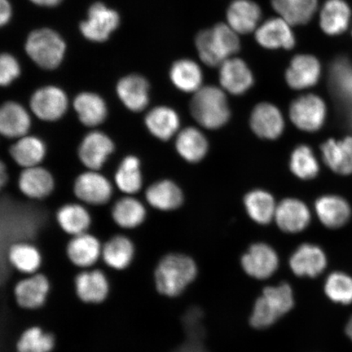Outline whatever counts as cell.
Here are the masks:
<instances>
[{
  "instance_id": "6da1fadb",
  "label": "cell",
  "mask_w": 352,
  "mask_h": 352,
  "mask_svg": "<svg viewBox=\"0 0 352 352\" xmlns=\"http://www.w3.org/2000/svg\"><path fill=\"white\" fill-rule=\"evenodd\" d=\"M197 275V264L191 257L170 253L157 263L153 272V283L161 296L175 298L184 293Z\"/></svg>"
},
{
  "instance_id": "7a4b0ae2",
  "label": "cell",
  "mask_w": 352,
  "mask_h": 352,
  "mask_svg": "<svg viewBox=\"0 0 352 352\" xmlns=\"http://www.w3.org/2000/svg\"><path fill=\"white\" fill-rule=\"evenodd\" d=\"M198 55L202 63L210 67L221 65L240 50L239 35L230 25H215L213 28L201 30L195 39Z\"/></svg>"
},
{
  "instance_id": "3957f363",
  "label": "cell",
  "mask_w": 352,
  "mask_h": 352,
  "mask_svg": "<svg viewBox=\"0 0 352 352\" xmlns=\"http://www.w3.org/2000/svg\"><path fill=\"white\" fill-rule=\"evenodd\" d=\"M294 306V293L289 284L267 286L254 303L250 318V325L257 329L270 327L287 314Z\"/></svg>"
},
{
  "instance_id": "277c9868",
  "label": "cell",
  "mask_w": 352,
  "mask_h": 352,
  "mask_svg": "<svg viewBox=\"0 0 352 352\" xmlns=\"http://www.w3.org/2000/svg\"><path fill=\"white\" fill-rule=\"evenodd\" d=\"M190 112L198 124L210 130L220 129L231 117L226 94L214 86L204 87L195 92L190 102Z\"/></svg>"
},
{
  "instance_id": "5b68a950",
  "label": "cell",
  "mask_w": 352,
  "mask_h": 352,
  "mask_svg": "<svg viewBox=\"0 0 352 352\" xmlns=\"http://www.w3.org/2000/svg\"><path fill=\"white\" fill-rule=\"evenodd\" d=\"M65 43L58 34L43 28L30 33L26 41L25 51L39 67L54 69L64 58Z\"/></svg>"
},
{
  "instance_id": "8992f818",
  "label": "cell",
  "mask_w": 352,
  "mask_h": 352,
  "mask_svg": "<svg viewBox=\"0 0 352 352\" xmlns=\"http://www.w3.org/2000/svg\"><path fill=\"white\" fill-rule=\"evenodd\" d=\"M327 107L320 96L307 94L294 100L289 107V118L299 130L319 131L327 120Z\"/></svg>"
},
{
  "instance_id": "52a82bcc",
  "label": "cell",
  "mask_w": 352,
  "mask_h": 352,
  "mask_svg": "<svg viewBox=\"0 0 352 352\" xmlns=\"http://www.w3.org/2000/svg\"><path fill=\"white\" fill-rule=\"evenodd\" d=\"M74 195L78 200L90 206H104L111 199L113 187L107 176L99 170H88L74 180Z\"/></svg>"
},
{
  "instance_id": "ba28073f",
  "label": "cell",
  "mask_w": 352,
  "mask_h": 352,
  "mask_svg": "<svg viewBox=\"0 0 352 352\" xmlns=\"http://www.w3.org/2000/svg\"><path fill=\"white\" fill-rule=\"evenodd\" d=\"M51 288L50 278L42 272H37L17 281L13 287V296L22 309L38 310L46 305Z\"/></svg>"
},
{
  "instance_id": "9c48e42d",
  "label": "cell",
  "mask_w": 352,
  "mask_h": 352,
  "mask_svg": "<svg viewBox=\"0 0 352 352\" xmlns=\"http://www.w3.org/2000/svg\"><path fill=\"white\" fill-rule=\"evenodd\" d=\"M35 117L43 122L59 121L67 113L69 100L63 90L55 86L39 88L30 100Z\"/></svg>"
},
{
  "instance_id": "30bf717a",
  "label": "cell",
  "mask_w": 352,
  "mask_h": 352,
  "mask_svg": "<svg viewBox=\"0 0 352 352\" xmlns=\"http://www.w3.org/2000/svg\"><path fill=\"white\" fill-rule=\"evenodd\" d=\"M114 151L116 144L110 136L94 130L88 132L79 143L78 157L87 170H100Z\"/></svg>"
},
{
  "instance_id": "8fae6325",
  "label": "cell",
  "mask_w": 352,
  "mask_h": 352,
  "mask_svg": "<svg viewBox=\"0 0 352 352\" xmlns=\"http://www.w3.org/2000/svg\"><path fill=\"white\" fill-rule=\"evenodd\" d=\"M107 274L98 268L79 272L74 279V289L79 301L87 305H99L107 301L110 294Z\"/></svg>"
},
{
  "instance_id": "7c38bea8",
  "label": "cell",
  "mask_w": 352,
  "mask_h": 352,
  "mask_svg": "<svg viewBox=\"0 0 352 352\" xmlns=\"http://www.w3.org/2000/svg\"><path fill=\"white\" fill-rule=\"evenodd\" d=\"M120 15L102 3H95L88 10L87 19L81 22L80 30L83 36L94 42L107 41L120 25Z\"/></svg>"
},
{
  "instance_id": "4fadbf2b",
  "label": "cell",
  "mask_w": 352,
  "mask_h": 352,
  "mask_svg": "<svg viewBox=\"0 0 352 352\" xmlns=\"http://www.w3.org/2000/svg\"><path fill=\"white\" fill-rule=\"evenodd\" d=\"M241 263L246 274L263 280L275 274L279 266V258L270 245L255 243L244 254Z\"/></svg>"
},
{
  "instance_id": "5bb4252c",
  "label": "cell",
  "mask_w": 352,
  "mask_h": 352,
  "mask_svg": "<svg viewBox=\"0 0 352 352\" xmlns=\"http://www.w3.org/2000/svg\"><path fill=\"white\" fill-rule=\"evenodd\" d=\"M103 245L94 235L85 232L72 236L66 245L69 261L81 270H89L101 258Z\"/></svg>"
},
{
  "instance_id": "9a60e30c",
  "label": "cell",
  "mask_w": 352,
  "mask_h": 352,
  "mask_svg": "<svg viewBox=\"0 0 352 352\" xmlns=\"http://www.w3.org/2000/svg\"><path fill=\"white\" fill-rule=\"evenodd\" d=\"M250 124L255 135L265 140L279 138L285 130L284 117L280 110L267 102L259 103L254 108Z\"/></svg>"
},
{
  "instance_id": "2e32d148",
  "label": "cell",
  "mask_w": 352,
  "mask_h": 352,
  "mask_svg": "<svg viewBox=\"0 0 352 352\" xmlns=\"http://www.w3.org/2000/svg\"><path fill=\"white\" fill-rule=\"evenodd\" d=\"M255 39L267 50H292L296 42L292 25L280 16L268 19L259 25L255 32Z\"/></svg>"
},
{
  "instance_id": "e0dca14e",
  "label": "cell",
  "mask_w": 352,
  "mask_h": 352,
  "mask_svg": "<svg viewBox=\"0 0 352 352\" xmlns=\"http://www.w3.org/2000/svg\"><path fill=\"white\" fill-rule=\"evenodd\" d=\"M321 74V65L318 58L308 54L293 57L285 72V80L294 90H305L314 87Z\"/></svg>"
},
{
  "instance_id": "ac0fdd59",
  "label": "cell",
  "mask_w": 352,
  "mask_h": 352,
  "mask_svg": "<svg viewBox=\"0 0 352 352\" xmlns=\"http://www.w3.org/2000/svg\"><path fill=\"white\" fill-rule=\"evenodd\" d=\"M19 190L30 199L41 201L55 189V179L50 170L41 166L23 169L17 182Z\"/></svg>"
},
{
  "instance_id": "d6986e66",
  "label": "cell",
  "mask_w": 352,
  "mask_h": 352,
  "mask_svg": "<svg viewBox=\"0 0 352 352\" xmlns=\"http://www.w3.org/2000/svg\"><path fill=\"white\" fill-rule=\"evenodd\" d=\"M219 67L220 85L230 94L240 96L245 94L253 86L252 72L243 60L230 58Z\"/></svg>"
},
{
  "instance_id": "ffe728a7",
  "label": "cell",
  "mask_w": 352,
  "mask_h": 352,
  "mask_svg": "<svg viewBox=\"0 0 352 352\" xmlns=\"http://www.w3.org/2000/svg\"><path fill=\"white\" fill-rule=\"evenodd\" d=\"M275 220L280 230L298 233L311 222V212L303 201L296 198H286L276 206Z\"/></svg>"
},
{
  "instance_id": "44dd1931",
  "label": "cell",
  "mask_w": 352,
  "mask_h": 352,
  "mask_svg": "<svg viewBox=\"0 0 352 352\" xmlns=\"http://www.w3.org/2000/svg\"><path fill=\"white\" fill-rule=\"evenodd\" d=\"M118 98L131 112L140 113L149 103V83L139 74H130L120 79L116 87Z\"/></svg>"
},
{
  "instance_id": "7402d4cb",
  "label": "cell",
  "mask_w": 352,
  "mask_h": 352,
  "mask_svg": "<svg viewBox=\"0 0 352 352\" xmlns=\"http://www.w3.org/2000/svg\"><path fill=\"white\" fill-rule=\"evenodd\" d=\"M289 266L296 276L314 278L322 274L327 267V255L318 245L302 244L290 257Z\"/></svg>"
},
{
  "instance_id": "603a6c76",
  "label": "cell",
  "mask_w": 352,
  "mask_h": 352,
  "mask_svg": "<svg viewBox=\"0 0 352 352\" xmlns=\"http://www.w3.org/2000/svg\"><path fill=\"white\" fill-rule=\"evenodd\" d=\"M32 117L26 109L15 101H7L0 109V133L8 139L19 140L29 135Z\"/></svg>"
},
{
  "instance_id": "cb8c5ba5",
  "label": "cell",
  "mask_w": 352,
  "mask_h": 352,
  "mask_svg": "<svg viewBox=\"0 0 352 352\" xmlns=\"http://www.w3.org/2000/svg\"><path fill=\"white\" fill-rule=\"evenodd\" d=\"M73 105L79 122L88 129H96L107 120V104L94 92H81L74 98Z\"/></svg>"
},
{
  "instance_id": "d4e9b609",
  "label": "cell",
  "mask_w": 352,
  "mask_h": 352,
  "mask_svg": "<svg viewBox=\"0 0 352 352\" xmlns=\"http://www.w3.org/2000/svg\"><path fill=\"white\" fill-rule=\"evenodd\" d=\"M144 125L153 138L167 142L178 133L180 120L177 112L165 105L154 107L144 117Z\"/></svg>"
},
{
  "instance_id": "484cf974",
  "label": "cell",
  "mask_w": 352,
  "mask_h": 352,
  "mask_svg": "<svg viewBox=\"0 0 352 352\" xmlns=\"http://www.w3.org/2000/svg\"><path fill=\"white\" fill-rule=\"evenodd\" d=\"M261 16V7L252 0H233L226 14L228 25L237 34H241L257 30Z\"/></svg>"
},
{
  "instance_id": "4316f807",
  "label": "cell",
  "mask_w": 352,
  "mask_h": 352,
  "mask_svg": "<svg viewBox=\"0 0 352 352\" xmlns=\"http://www.w3.org/2000/svg\"><path fill=\"white\" fill-rule=\"evenodd\" d=\"M145 199L153 208L162 211L177 210L184 204V193L170 179H160L146 188Z\"/></svg>"
},
{
  "instance_id": "83f0119b",
  "label": "cell",
  "mask_w": 352,
  "mask_h": 352,
  "mask_svg": "<svg viewBox=\"0 0 352 352\" xmlns=\"http://www.w3.org/2000/svg\"><path fill=\"white\" fill-rule=\"evenodd\" d=\"M7 256L12 267L25 276L39 272L43 263L41 250L28 241L12 242L8 249Z\"/></svg>"
},
{
  "instance_id": "f1b7e54d",
  "label": "cell",
  "mask_w": 352,
  "mask_h": 352,
  "mask_svg": "<svg viewBox=\"0 0 352 352\" xmlns=\"http://www.w3.org/2000/svg\"><path fill=\"white\" fill-rule=\"evenodd\" d=\"M47 145L36 135H25L10 148L12 160L23 169L41 166L47 156Z\"/></svg>"
},
{
  "instance_id": "f546056e",
  "label": "cell",
  "mask_w": 352,
  "mask_h": 352,
  "mask_svg": "<svg viewBox=\"0 0 352 352\" xmlns=\"http://www.w3.org/2000/svg\"><path fill=\"white\" fill-rule=\"evenodd\" d=\"M316 213L325 227L336 230L349 222L351 210L344 198L336 195L320 197L315 204Z\"/></svg>"
},
{
  "instance_id": "4dcf8cb0",
  "label": "cell",
  "mask_w": 352,
  "mask_h": 352,
  "mask_svg": "<svg viewBox=\"0 0 352 352\" xmlns=\"http://www.w3.org/2000/svg\"><path fill=\"white\" fill-rule=\"evenodd\" d=\"M135 255L133 242L129 237L118 234L110 237L103 245L101 258L111 270L123 271L131 266Z\"/></svg>"
},
{
  "instance_id": "1f68e13d",
  "label": "cell",
  "mask_w": 352,
  "mask_h": 352,
  "mask_svg": "<svg viewBox=\"0 0 352 352\" xmlns=\"http://www.w3.org/2000/svg\"><path fill=\"white\" fill-rule=\"evenodd\" d=\"M325 164L334 173L342 175L352 174V138L340 140L329 139L321 145Z\"/></svg>"
},
{
  "instance_id": "d6a6232c",
  "label": "cell",
  "mask_w": 352,
  "mask_h": 352,
  "mask_svg": "<svg viewBox=\"0 0 352 352\" xmlns=\"http://www.w3.org/2000/svg\"><path fill=\"white\" fill-rule=\"evenodd\" d=\"M175 145L179 155L190 164H197L204 160L209 149L206 135L192 126L186 127L179 132Z\"/></svg>"
},
{
  "instance_id": "836d02e7",
  "label": "cell",
  "mask_w": 352,
  "mask_h": 352,
  "mask_svg": "<svg viewBox=\"0 0 352 352\" xmlns=\"http://www.w3.org/2000/svg\"><path fill=\"white\" fill-rule=\"evenodd\" d=\"M111 217L118 227L124 230H135L144 223L147 210L138 198L126 195L113 204Z\"/></svg>"
},
{
  "instance_id": "e575fe53",
  "label": "cell",
  "mask_w": 352,
  "mask_h": 352,
  "mask_svg": "<svg viewBox=\"0 0 352 352\" xmlns=\"http://www.w3.org/2000/svg\"><path fill=\"white\" fill-rule=\"evenodd\" d=\"M330 89L341 104L352 109V65L345 58L333 61L329 69Z\"/></svg>"
},
{
  "instance_id": "d590c367",
  "label": "cell",
  "mask_w": 352,
  "mask_h": 352,
  "mask_svg": "<svg viewBox=\"0 0 352 352\" xmlns=\"http://www.w3.org/2000/svg\"><path fill=\"white\" fill-rule=\"evenodd\" d=\"M56 222L64 232L77 236L88 232L92 219L85 206L78 204H67L56 211Z\"/></svg>"
},
{
  "instance_id": "8d00e7d4",
  "label": "cell",
  "mask_w": 352,
  "mask_h": 352,
  "mask_svg": "<svg viewBox=\"0 0 352 352\" xmlns=\"http://www.w3.org/2000/svg\"><path fill=\"white\" fill-rule=\"evenodd\" d=\"M114 183L126 195H135L142 190L143 175L142 162L138 157L131 154L122 158L114 174Z\"/></svg>"
},
{
  "instance_id": "74e56055",
  "label": "cell",
  "mask_w": 352,
  "mask_h": 352,
  "mask_svg": "<svg viewBox=\"0 0 352 352\" xmlns=\"http://www.w3.org/2000/svg\"><path fill=\"white\" fill-rule=\"evenodd\" d=\"M351 10L343 0H328L320 12V25L323 32L331 36L341 34L349 28Z\"/></svg>"
},
{
  "instance_id": "f35d334b",
  "label": "cell",
  "mask_w": 352,
  "mask_h": 352,
  "mask_svg": "<svg viewBox=\"0 0 352 352\" xmlns=\"http://www.w3.org/2000/svg\"><path fill=\"white\" fill-rule=\"evenodd\" d=\"M318 0H272L274 10L292 25L307 24L318 10Z\"/></svg>"
},
{
  "instance_id": "ab89813d",
  "label": "cell",
  "mask_w": 352,
  "mask_h": 352,
  "mask_svg": "<svg viewBox=\"0 0 352 352\" xmlns=\"http://www.w3.org/2000/svg\"><path fill=\"white\" fill-rule=\"evenodd\" d=\"M171 82L184 92H195L201 88L204 74L195 61L182 59L175 61L170 70Z\"/></svg>"
},
{
  "instance_id": "60d3db41",
  "label": "cell",
  "mask_w": 352,
  "mask_h": 352,
  "mask_svg": "<svg viewBox=\"0 0 352 352\" xmlns=\"http://www.w3.org/2000/svg\"><path fill=\"white\" fill-rule=\"evenodd\" d=\"M244 205L249 217L262 226L270 223L275 218L276 205L270 192L255 189L244 198Z\"/></svg>"
},
{
  "instance_id": "b9f144b4",
  "label": "cell",
  "mask_w": 352,
  "mask_h": 352,
  "mask_svg": "<svg viewBox=\"0 0 352 352\" xmlns=\"http://www.w3.org/2000/svg\"><path fill=\"white\" fill-rule=\"evenodd\" d=\"M56 345L54 333L32 325L21 332L16 342V352H52Z\"/></svg>"
},
{
  "instance_id": "7bdbcfd3",
  "label": "cell",
  "mask_w": 352,
  "mask_h": 352,
  "mask_svg": "<svg viewBox=\"0 0 352 352\" xmlns=\"http://www.w3.org/2000/svg\"><path fill=\"white\" fill-rule=\"evenodd\" d=\"M289 168L298 178L308 180L318 176L320 166L311 148L302 144L294 149L290 156Z\"/></svg>"
},
{
  "instance_id": "ee69618b",
  "label": "cell",
  "mask_w": 352,
  "mask_h": 352,
  "mask_svg": "<svg viewBox=\"0 0 352 352\" xmlns=\"http://www.w3.org/2000/svg\"><path fill=\"white\" fill-rule=\"evenodd\" d=\"M324 292L330 300L342 305L352 302V278L342 272H333L324 284Z\"/></svg>"
},
{
  "instance_id": "f6af8a7d",
  "label": "cell",
  "mask_w": 352,
  "mask_h": 352,
  "mask_svg": "<svg viewBox=\"0 0 352 352\" xmlns=\"http://www.w3.org/2000/svg\"><path fill=\"white\" fill-rule=\"evenodd\" d=\"M184 324L188 333V340L204 342L206 331L204 324V311L201 308L197 307L190 308L184 316Z\"/></svg>"
},
{
  "instance_id": "bcb514c9",
  "label": "cell",
  "mask_w": 352,
  "mask_h": 352,
  "mask_svg": "<svg viewBox=\"0 0 352 352\" xmlns=\"http://www.w3.org/2000/svg\"><path fill=\"white\" fill-rule=\"evenodd\" d=\"M21 74L19 63L15 57L8 54H3L0 57V85L10 86L19 78Z\"/></svg>"
},
{
  "instance_id": "7dc6e473",
  "label": "cell",
  "mask_w": 352,
  "mask_h": 352,
  "mask_svg": "<svg viewBox=\"0 0 352 352\" xmlns=\"http://www.w3.org/2000/svg\"><path fill=\"white\" fill-rule=\"evenodd\" d=\"M175 352H209L204 345V342L188 340Z\"/></svg>"
},
{
  "instance_id": "c3c4849f",
  "label": "cell",
  "mask_w": 352,
  "mask_h": 352,
  "mask_svg": "<svg viewBox=\"0 0 352 352\" xmlns=\"http://www.w3.org/2000/svg\"><path fill=\"white\" fill-rule=\"evenodd\" d=\"M12 16L11 4L8 0H0V24L2 26L10 21Z\"/></svg>"
},
{
  "instance_id": "681fc988",
  "label": "cell",
  "mask_w": 352,
  "mask_h": 352,
  "mask_svg": "<svg viewBox=\"0 0 352 352\" xmlns=\"http://www.w3.org/2000/svg\"><path fill=\"white\" fill-rule=\"evenodd\" d=\"M34 4L43 7H55L63 1V0H30Z\"/></svg>"
},
{
  "instance_id": "f907efd6",
  "label": "cell",
  "mask_w": 352,
  "mask_h": 352,
  "mask_svg": "<svg viewBox=\"0 0 352 352\" xmlns=\"http://www.w3.org/2000/svg\"><path fill=\"white\" fill-rule=\"evenodd\" d=\"M0 183H1V186L3 187L4 184H6L8 182V174L6 171V167L4 166L3 162H1V166H0Z\"/></svg>"
},
{
  "instance_id": "816d5d0a",
  "label": "cell",
  "mask_w": 352,
  "mask_h": 352,
  "mask_svg": "<svg viewBox=\"0 0 352 352\" xmlns=\"http://www.w3.org/2000/svg\"><path fill=\"white\" fill-rule=\"evenodd\" d=\"M346 336L350 338V340L352 341V316L349 320V322L346 324Z\"/></svg>"
}]
</instances>
